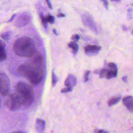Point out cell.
<instances>
[{
  "mask_svg": "<svg viewBox=\"0 0 133 133\" xmlns=\"http://www.w3.org/2000/svg\"><path fill=\"white\" fill-rule=\"evenodd\" d=\"M71 39L74 41V42H78L79 39H80V36L78 35H74L72 36Z\"/></svg>",
  "mask_w": 133,
  "mask_h": 133,
  "instance_id": "cell-24",
  "label": "cell"
},
{
  "mask_svg": "<svg viewBox=\"0 0 133 133\" xmlns=\"http://www.w3.org/2000/svg\"><path fill=\"white\" fill-rule=\"evenodd\" d=\"M121 99V96H115L111 98L109 102H108V106L111 107L112 106H114L118 104Z\"/></svg>",
  "mask_w": 133,
  "mask_h": 133,
  "instance_id": "cell-15",
  "label": "cell"
},
{
  "mask_svg": "<svg viewBox=\"0 0 133 133\" xmlns=\"http://www.w3.org/2000/svg\"><path fill=\"white\" fill-rule=\"evenodd\" d=\"M122 80L125 83H126L127 82V76H124L122 78Z\"/></svg>",
  "mask_w": 133,
  "mask_h": 133,
  "instance_id": "cell-29",
  "label": "cell"
},
{
  "mask_svg": "<svg viewBox=\"0 0 133 133\" xmlns=\"http://www.w3.org/2000/svg\"><path fill=\"white\" fill-rule=\"evenodd\" d=\"M97 132H107V131H105V130H99L98 131H97Z\"/></svg>",
  "mask_w": 133,
  "mask_h": 133,
  "instance_id": "cell-32",
  "label": "cell"
},
{
  "mask_svg": "<svg viewBox=\"0 0 133 133\" xmlns=\"http://www.w3.org/2000/svg\"><path fill=\"white\" fill-rule=\"evenodd\" d=\"M132 6H133V4H132Z\"/></svg>",
  "mask_w": 133,
  "mask_h": 133,
  "instance_id": "cell-35",
  "label": "cell"
},
{
  "mask_svg": "<svg viewBox=\"0 0 133 133\" xmlns=\"http://www.w3.org/2000/svg\"><path fill=\"white\" fill-rule=\"evenodd\" d=\"M52 86L54 87L56 85V84H57V83L58 82V79L57 77L56 76V75L55 74V73H54V71H53L52 72Z\"/></svg>",
  "mask_w": 133,
  "mask_h": 133,
  "instance_id": "cell-19",
  "label": "cell"
},
{
  "mask_svg": "<svg viewBox=\"0 0 133 133\" xmlns=\"http://www.w3.org/2000/svg\"><path fill=\"white\" fill-rule=\"evenodd\" d=\"M15 91L24 107H29L34 101V90L30 84L23 82H18L15 86Z\"/></svg>",
  "mask_w": 133,
  "mask_h": 133,
  "instance_id": "cell-3",
  "label": "cell"
},
{
  "mask_svg": "<svg viewBox=\"0 0 133 133\" xmlns=\"http://www.w3.org/2000/svg\"><path fill=\"white\" fill-rule=\"evenodd\" d=\"M57 17H65V15L63 14V13H59L57 15Z\"/></svg>",
  "mask_w": 133,
  "mask_h": 133,
  "instance_id": "cell-28",
  "label": "cell"
},
{
  "mask_svg": "<svg viewBox=\"0 0 133 133\" xmlns=\"http://www.w3.org/2000/svg\"><path fill=\"white\" fill-rule=\"evenodd\" d=\"M10 81L7 75L1 73L0 75V91L2 96H6L10 91Z\"/></svg>",
  "mask_w": 133,
  "mask_h": 133,
  "instance_id": "cell-5",
  "label": "cell"
},
{
  "mask_svg": "<svg viewBox=\"0 0 133 133\" xmlns=\"http://www.w3.org/2000/svg\"><path fill=\"white\" fill-rule=\"evenodd\" d=\"M122 29L123 31H126L127 30V28L126 26H122Z\"/></svg>",
  "mask_w": 133,
  "mask_h": 133,
  "instance_id": "cell-30",
  "label": "cell"
},
{
  "mask_svg": "<svg viewBox=\"0 0 133 133\" xmlns=\"http://www.w3.org/2000/svg\"><path fill=\"white\" fill-rule=\"evenodd\" d=\"M20 76L26 78L33 85H38L42 81L45 74V63L44 57L39 52L30 59L20 64L17 69Z\"/></svg>",
  "mask_w": 133,
  "mask_h": 133,
  "instance_id": "cell-1",
  "label": "cell"
},
{
  "mask_svg": "<svg viewBox=\"0 0 133 133\" xmlns=\"http://www.w3.org/2000/svg\"><path fill=\"white\" fill-rule=\"evenodd\" d=\"M53 31L54 33V34H55L56 36H58V33H57V31H56V30L55 29H54L53 30Z\"/></svg>",
  "mask_w": 133,
  "mask_h": 133,
  "instance_id": "cell-31",
  "label": "cell"
},
{
  "mask_svg": "<svg viewBox=\"0 0 133 133\" xmlns=\"http://www.w3.org/2000/svg\"><path fill=\"white\" fill-rule=\"evenodd\" d=\"M82 20L85 26L88 27L90 30H92L95 33H98L95 22L91 15L88 13L84 14L82 16Z\"/></svg>",
  "mask_w": 133,
  "mask_h": 133,
  "instance_id": "cell-7",
  "label": "cell"
},
{
  "mask_svg": "<svg viewBox=\"0 0 133 133\" xmlns=\"http://www.w3.org/2000/svg\"><path fill=\"white\" fill-rule=\"evenodd\" d=\"M45 122L44 120L37 119L36 122V129L39 132H43L45 130Z\"/></svg>",
  "mask_w": 133,
  "mask_h": 133,
  "instance_id": "cell-11",
  "label": "cell"
},
{
  "mask_svg": "<svg viewBox=\"0 0 133 133\" xmlns=\"http://www.w3.org/2000/svg\"><path fill=\"white\" fill-rule=\"evenodd\" d=\"M108 66L111 69H118L117 68V66H116V64H115L113 62H110L109 64H108Z\"/></svg>",
  "mask_w": 133,
  "mask_h": 133,
  "instance_id": "cell-23",
  "label": "cell"
},
{
  "mask_svg": "<svg viewBox=\"0 0 133 133\" xmlns=\"http://www.w3.org/2000/svg\"><path fill=\"white\" fill-rule=\"evenodd\" d=\"M40 17L41 18V21H42V23L43 26H44V27L47 29V27H48V25H47V21L46 20V17H45L43 15V14L42 13H40Z\"/></svg>",
  "mask_w": 133,
  "mask_h": 133,
  "instance_id": "cell-16",
  "label": "cell"
},
{
  "mask_svg": "<svg viewBox=\"0 0 133 133\" xmlns=\"http://www.w3.org/2000/svg\"><path fill=\"white\" fill-rule=\"evenodd\" d=\"M101 1H102L103 2L105 8H106L107 10H108V6H109V3H108V0H101Z\"/></svg>",
  "mask_w": 133,
  "mask_h": 133,
  "instance_id": "cell-25",
  "label": "cell"
},
{
  "mask_svg": "<svg viewBox=\"0 0 133 133\" xmlns=\"http://www.w3.org/2000/svg\"><path fill=\"white\" fill-rule=\"evenodd\" d=\"M77 79L76 77L72 74H69L66 78L64 82V85L67 87H71L75 86L77 85Z\"/></svg>",
  "mask_w": 133,
  "mask_h": 133,
  "instance_id": "cell-9",
  "label": "cell"
},
{
  "mask_svg": "<svg viewBox=\"0 0 133 133\" xmlns=\"http://www.w3.org/2000/svg\"><path fill=\"white\" fill-rule=\"evenodd\" d=\"M68 47L72 49V53L73 54L76 55L78 52L79 46L77 43H76V42H71L70 43L68 44Z\"/></svg>",
  "mask_w": 133,
  "mask_h": 133,
  "instance_id": "cell-14",
  "label": "cell"
},
{
  "mask_svg": "<svg viewBox=\"0 0 133 133\" xmlns=\"http://www.w3.org/2000/svg\"><path fill=\"white\" fill-rule=\"evenodd\" d=\"M90 71L88 70L86 71L84 74V82H86L88 81L89 80V74H90Z\"/></svg>",
  "mask_w": 133,
  "mask_h": 133,
  "instance_id": "cell-21",
  "label": "cell"
},
{
  "mask_svg": "<svg viewBox=\"0 0 133 133\" xmlns=\"http://www.w3.org/2000/svg\"><path fill=\"white\" fill-rule=\"evenodd\" d=\"M102 49V47L99 46L94 45H88L85 47L84 52L87 56H94L99 53Z\"/></svg>",
  "mask_w": 133,
  "mask_h": 133,
  "instance_id": "cell-8",
  "label": "cell"
},
{
  "mask_svg": "<svg viewBox=\"0 0 133 133\" xmlns=\"http://www.w3.org/2000/svg\"><path fill=\"white\" fill-rule=\"evenodd\" d=\"M72 90V88L66 87V88H64L61 89V92L62 93H66L70 92V91H71Z\"/></svg>",
  "mask_w": 133,
  "mask_h": 133,
  "instance_id": "cell-22",
  "label": "cell"
},
{
  "mask_svg": "<svg viewBox=\"0 0 133 133\" xmlns=\"http://www.w3.org/2000/svg\"><path fill=\"white\" fill-rule=\"evenodd\" d=\"M108 71V69H103L101 71H100L99 73V78H104L106 77V75L107 73V72Z\"/></svg>",
  "mask_w": 133,
  "mask_h": 133,
  "instance_id": "cell-18",
  "label": "cell"
},
{
  "mask_svg": "<svg viewBox=\"0 0 133 133\" xmlns=\"http://www.w3.org/2000/svg\"><path fill=\"white\" fill-rule=\"evenodd\" d=\"M123 104L126 107L127 109L133 113V97L128 96L123 99Z\"/></svg>",
  "mask_w": 133,
  "mask_h": 133,
  "instance_id": "cell-10",
  "label": "cell"
},
{
  "mask_svg": "<svg viewBox=\"0 0 133 133\" xmlns=\"http://www.w3.org/2000/svg\"><path fill=\"white\" fill-rule=\"evenodd\" d=\"M14 52L18 56L31 58L37 52L34 41L28 37L17 39L13 44Z\"/></svg>",
  "mask_w": 133,
  "mask_h": 133,
  "instance_id": "cell-2",
  "label": "cell"
},
{
  "mask_svg": "<svg viewBox=\"0 0 133 133\" xmlns=\"http://www.w3.org/2000/svg\"><path fill=\"white\" fill-rule=\"evenodd\" d=\"M7 58V54L5 49V44L3 41L0 42V60L4 61Z\"/></svg>",
  "mask_w": 133,
  "mask_h": 133,
  "instance_id": "cell-12",
  "label": "cell"
},
{
  "mask_svg": "<svg viewBox=\"0 0 133 133\" xmlns=\"http://www.w3.org/2000/svg\"><path fill=\"white\" fill-rule=\"evenodd\" d=\"M16 14H14V15H13V16L11 17V19L9 20H8V22H12L14 20V19H15V17L16 16Z\"/></svg>",
  "mask_w": 133,
  "mask_h": 133,
  "instance_id": "cell-27",
  "label": "cell"
},
{
  "mask_svg": "<svg viewBox=\"0 0 133 133\" xmlns=\"http://www.w3.org/2000/svg\"><path fill=\"white\" fill-rule=\"evenodd\" d=\"M4 104L7 109L11 111H18L22 105L20 98L16 93L8 95Z\"/></svg>",
  "mask_w": 133,
  "mask_h": 133,
  "instance_id": "cell-4",
  "label": "cell"
},
{
  "mask_svg": "<svg viewBox=\"0 0 133 133\" xmlns=\"http://www.w3.org/2000/svg\"><path fill=\"white\" fill-rule=\"evenodd\" d=\"M112 1H114V2H120L121 0H111Z\"/></svg>",
  "mask_w": 133,
  "mask_h": 133,
  "instance_id": "cell-33",
  "label": "cell"
},
{
  "mask_svg": "<svg viewBox=\"0 0 133 133\" xmlns=\"http://www.w3.org/2000/svg\"><path fill=\"white\" fill-rule=\"evenodd\" d=\"M11 35H12V32L11 31H7L3 33V34L1 35V38L3 40L7 41L10 39Z\"/></svg>",
  "mask_w": 133,
  "mask_h": 133,
  "instance_id": "cell-17",
  "label": "cell"
},
{
  "mask_svg": "<svg viewBox=\"0 0 133 133\" xmlns=\"http://www.w3.org/2000/svg\"><path fill=\"white\" fill-rule=\"evenodd\" d=\"M131 33H132V35H133V29L132 30V32H131Z\"/></svg>",
  "mask_w": 133,
  "mask_h": 133,
  "instance_id": "cell-34",
  "label": "cell"
},
{
  "mask_svg": "<svg viewBox=\"0 0 133 133\" xmlns=\"http://www.w3.org/2000/svg\"><path fill=\"white\" fill-rule=\"evenodd\" d=\"M46 20L48 22H49L51 24H53L55 22V18L54 17L51 15H48L46 17Z\"/></svg>",
  "mask_w": 133,
  "mask_h": 133,
  "instance_id": "cell-20",
  "label": "cell"
},
{
  "mask_svg": "<svg viewBox=\"0 0 133 133\" xmlns=\"http://www.w3.org/2000/svg\"><path fill=\"white\" fill-rule=\"evenodd\" d=\"M45 1H46V3H47V5H48V7H49V8H50V9L52 10V9H53L52 5V4H51V3H50L49 0H45Z\"/></svg>",
  "mask_w": 133,
  "mask_h": 133,
  "instance_id": "cell-26",
  "label": "cell"
},
{
  "mask_svg": "<svg viewBox=\"0 0 133 133\" xmlns=\"http://www.w3.org/2000/svg\"><path fill=\"white\" fill-rule=\"evenodd\" d=\"M32 16L28 12H23L19 15L14 22V25L18 28H21L27 26L31 21Z\"/></svg>",
  "mask_w": 133,
  "mask_h": 133,
  "instance_id": "cell-6",
  "label": "cell"
},
{
  "mask_svg": "<svg viewBox=\"0 0 133 133\" xmlns=\"http://www.w3.org/2000/svg\"><path fill=\"white\" fill-rule=\"evenodd\" d=\"M118 72V69H113L110 68V69H108L106 78L107 79H111L112 78H115L117 76Z\"/></svg>",
  "mask_w": 133,
  "mask_h": 133,
  "instance_id": "cell-13",
  "label": "cell"
}]
</instances>
